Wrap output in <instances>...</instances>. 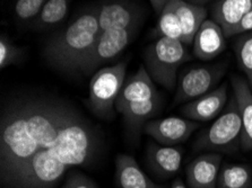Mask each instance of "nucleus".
<instances>
[{"label": "nucleus", "instance_id": "21", "mask_svg": "<svg viewBox=\"0 0 252 188\" xmlns=\"http://www.w3.org/2000/svg\"><path fill=\"white\" fill-rule=\"evenodd\" d=\"M72 0H47L32 27L35 30H47L58 26L69 14Z\"/></svg>", "mask_w": 252, "mask_h": 188}, {"label": "nucleus", "instance_id": "10", "mask_svg": "<svg viewBox=\"0 0 252 188\" xmlns=\"http://www.w3.org/2000/svg\"><path fill=\"white\" fill-rule=\"evenodd\" d=\"M96 16L101 32L137 27L141 22V11L135 3L126 0H112L96 6Z\"/></svg>", "mask_w": 252, "mask_h": 188}, {"label": "nucleus", "instance_id": "23", "mask_svg": "<svg viewBox=\"0 0 252 188\" xmlns=\"http://www.w3.org/2000/svg\"><path fill=\"white\" fill-rule=\"evenodd\" d=\"M155 35L158 37L171 38L182 42V26L172 5L167 3L162 13L158 15V24L155 27Z\"/></svg>", "mask_w": 252, "mask_h": 188}, {"label": "nucleus", "instance_id": "11", "mask_svg": "<svg viewBox=\"0 0 252 188\" xmlns=\"http://www.w3.org/2000/svg\"><path fill=\"white\" fill-rule=\"evenodd\" d=\"M227 104V85H220L206 95L186 104L181 108L186 118L196 122H208L219 117Z\"/></svg>", "mask_w": 252, "mask_h": 188}, {"label": "nucleus", "instance_id": "8", "mask_svg": "<svg viewBox=\"0 0 252 188\" xmlns=\"http://www.w3.org/2000/svg\"><path fill=\"white\" fill-rule=\"evenodd\" d=\"M139 26L127 29L101 32L93 48L79 64L78 71L89 76L103 64L119 56L138 33Z\"/></svg>", "mask_w": 252, "mask_h": 188}, {"label": "nucleus", "instance_id": "4", "mask_svg": "<svg viewBox=\"0 0 252 188\" xmlns=\"http://www.w3.org/2000/svg\"><path fill=\"white\" fill-rule=\"evenodd\" d=\"M191 59L188 47L181 41L158 37L144 51L145 68L153 81L174 90L178 83L179 68Z\"/></svg>", "mask_w": 252, "mask_h": 188}, {"label": "nucleus", "instance_id": "6", "mask_svg": "<svg viewBox=\"0 0 252 188\" xmlns=\"http://www.w3.org/2000/svg\"><path fill=\"white\" fill-rule=\"evenodd\" d=\"M127 61L102 68L92 77L89 89V106L103 120H111L116 113V102L125 85Z\"/></svg>", "mask_w": 252, "mask_h": 188}, {"label": "nucleus", "instance_id": "14", "mask_svg": "<svg viewBox=\"0 0 252 188\" xmlns=\"http://www.w3.org/2000/svg\"><path fill=\"white\" fill-rule=\"evenodd\" d=\"M158 96L153 79L148 75L146 68L141 66L136 74L125 82L117 98L116 110L121 114L131 104L148 101V99L156 98Z\"/></svg>", "mask_w": 252, "mask_h": 188}, {"label": "nucleus", "instance_id": "18", "mask_svg": "<svg viewBox=\"0 0 252 188\" xmlns=\"http://www.w3.org/2000/svg\"><path fill=\"white\" fill-rule=\"evenodd\" d=\"M170 3L181 23L182 43L187 47L192 45L197 32L207 19V10L204 6L194 5L187 0H170Z\"/></svg>", "mask_w": 252, "mask_h": 188}, {"label": "nucleus", "instance_id": "2", "mask_svg": "<svg viewBox=\"0 0 252 188\" xmlns=\"http://www.w3.org/2000/svg\"><path fill=\"white\" fill-rule=\"evenodd\" d=\"M98 142L96 130L72 108L55 140L34 156L10 188H53L72 167L92 162Z\"/></svg>", "mask_w": 252, "mask_h": 188}, {"label": "nucleus", "instance_id": "22", "mask_svg": "<svg viewBox=\"0 0 252 188\" xmlns=\"http://www.w3.org/2000/svg\"><path fill=\"white\" fill-rule=\"evenodd\" d=\"M217 188H252V170L242 163H226L220 167Z\"/></svg>", "mask_w": 252, "mask_h": 188}, {"label": "nucleus", "instance_id": "30", "mask_svg": "<svg viewBox=\"0 0 252 188\" xmlns=\"http://www.w3.org/2000/svg\"><path fill=\"white\" fill-rule=\"evenodd\" d=\"M171 188H187L185 184H183L181 178H175L174 182L172 183Z\"/></svg>", "mask_w": 252, "mask_h": 188}, {"label": "nucleus", "instance_id": "7", "mask_svg": "<svg viewBox=\"0 0 252 188\" xmlns=\"http://www.w3.org/2000/svg\"><path fill=\"white\" fill-rule=\"evenodd\" d=\"M225 72L226 66L223 63L186 69L178 78L173 103H189L215 89Z\"/></svg>", "mask_w": 252, "mask_h": 188}, {"label": "nucleus", "instance_id": "17", "mask_svg": "<svg viewBox=\"0 0 252 188\" xmlns=\"http://www.w3.org/2000/svg\"><path fill=\"white\" fill-rule=\"evenodd\" d=\"M252 9V0H216L211 7L212 19L230 38L236 26Z\"/></svg>", "mask_w": 252, "mask_h": 188}, {"label": "nucleus", "instance_id": "9", "mask_svg": "<svg viewBox=\"0 0 252 188\" xmlns=\"http://www.w3.org/2000/svg\"><path fill=\"white\" fill-rule=\"evenodd\" d=\"M198 128L199 124L196 121L171 116L148 121L143 130L156 143L172 147L186 142Z\"/></svg>", "mask_w": 252, "mask_h": 188}, {"label": "nucleus", "instance_id": "16", "mask_svg": "<svg viewBox=\"0 0 252 188\" xmlns=\"http://www.w3.org/2000/svg\"><path fill=\"white\" fill-rule=\"evenodd\" d=\"M233 97L238 104L242 122V133L240 147L244 151L252 150V89L247 79L239 76L231 79Z\"/></svg>", "mask_w": 252, "mask_h": 188}, {"label": "nucleus", "instance_id": "25", "mask_svg": "<svg viewBox=\"0 0 252 188\" xmlns=\"http://www.w3.org/2000/svg\"><path fill=\"white\" fill-rule=\"evenodd\" d=\"M24 48L15 44L6 34L2 33L0 35V68H1V70L11 66V64L22 62L24 60Z\"/></svg>", "mask_w": 252, "mask_h": 188}, {"label": "nucleus", "instance_id": "5", "mask_svg": "<svg viewBox=\"0 0 252 188\" xmlns=\"http://www.w3.org/2000/svg\"><path fill=\"white\" fill-rule=\"evenodd\" d=\"M241 133V116L235 98L232 97L224 112L199 134L193 149L197 151L232 152L240 145Z\"/></svg>", "mask_w": 252, "mask_h": 188}, {"label": "nucleus", "instance_id": "3", "mask_svg": "<svg viewBox=\"0 0 252 188\" xmlns=\"http://www.w3.org/2000/svg\"><path fill=\"white\" fill-rule=\"evenodd\" d=\"M100 34L96 6L90 7L48 41L43 49V57L49 66L59 71H78L79 64Z\"/></svg>", "mask_w": 252, "mask_h": 188}, {"label": "nucleus", "instance_id": "19", "mask_svg": "<svg viewBox=\"0 0 252 188\" xmlns=\"http://www.w3.org/2000/svg\"><path fill=\"white\" fill-rule=\"evenodd\" d=\"M116 183L119 188H164L153 182L128 155H118L116 158Z\"/></svg>", "mask_w": 252, "mask_h": 188}, {"label": "nucleus", "instance_id": "15", "mask_svg": "<svg viewBox=\"0 0 252 188\" xmlns=\"http://www.w3.org/2000/svg\"><path fill=\"white\" fill-rule=\"evenodd\" d=\"M226 36L220 26L213 19H206L200 26L192 43L194 57L211 61L222 54L226 49Z\"/></svg>", "mask_w": 252, "mask_h": 188}, {"label": "nucleus", "instance_id": "29", "mask_svg": "<svg viewBox=\"0 0 252 188\" xmlns=\"http://www.w3.org/2000/svg\"><path fill=\"white\" fill-rule=\"evenodd\" d=\"M170 0H150L151 5L153 7V9L158 15L162 13V10L165 8V6L169 3Z\"/></svg>", "mask_w": 252, "mask_h": 188}, {"label": "nucleus", "instance_id": "13", "mask_svg": "<svg viewBox=\"0 0 252 188\" xmlns=\"http://www.w3.org/2000/svg\"><path fill=\"white\" fill-rule=\"evenodd\" d=\"M183 149L177 145H161L150 142L146 150V161L150 170L158 178L167 179L180 170Z\"/></svg>", "mask_w": 252, "mask_h": 188}, {"label": "nucleus", "instance_id": "31", "mask_svg": "<svg viewBox=\"0 0 252 188\" xmlns=\"http://www.w3.org/2000/svg\"><path fill=\"white\" fill-rule=\"evenodd\" d=\"M187 1L194 3V5H198V6H205L207 5L208 2L213 1V0H187Z\"/></svg>", "mask_w": 252, "mask_h": 188}, {"label": "nucleus", "instance_id": "1", "mask_svg": "<svg viewBox=\"0 0 252 188\" xmlns=\"http://www.w3.org/2000/svg\"><path fill=\"white\" fill-rule=\"evenodd\" d=\"M72 107L52 99L16 103L2 114L0 136V175L10 188L31 160L58 134Z\"/></svg>", "mask_w": 252, "mask_h": 188}, {"label": "nucleus", "instance_id": "20", "mask_svg": "<svg viewBox=\"0 0 252 188\" xmlns=\"http://www.w3.org/2000/svg\"><path fill=\"white\" fill-rule=\"evenodd\" d=\"M161 105V97L158 96V97L148 99V101L131 104L121 113L126 126L133 140L138 139L141 129L153 116L158 113Z\"/></svg>", "mask_w": 252, "mask_h": 188}, {"label": "nucleus", "instance_id": "28", "mask_svg": "<svg viewBox=\"0 0 252 188\" xmlns=\"http://www.w3.org/2000/svg\"><path fill=\"white\" fill-rule=\"evenodd\" d=\"M248 32H252V9L243 17L240 24L236 26L234 32H233V36Z\"/></svg>", "mask_w": 252, "mask_h": 188}, {"label": "nucleus", "instance_id": "26", "mask_svg": "<svg viewBox=\"0 0 252 188\" xmlns=\"http://www.w3.org/2000/svg\"><path fill=\"white\" fill-rule=\"evenodd\" d=\"M47 0H16L14 5V16L20 23H33L39 17Z\"/></svg>", "mask_w": 252, "mask_h": 188}, {"label": "nucleus", "instance_id": "27", "mask_svg": "<svg viewBox=\"0 0 252 188\" xmlns=\"http://www.w3.org/2000/svg\"><path fill=\"white\" fill-rule=\"evenodd\" d=\"M63 188H97L93 180L86 177L82 172L75 171L68 176Z\"/></svg>", "mask_w": 252, "mask_h": 188}, {"label": "nucleus", "instance_id": "12", "mask_svg": "<svg viewBox=\"0 0 252 188\" xmlns=\"http://www.w3.org/2000/svg\"><path fill=\"white\" fill-rule=\"evenodd\" d=\"M222 160L223 156L217 152L204 153L194 158L186 169L189 188H217Z\"/></svg>", "mask_w": 252, "mask_h": 188}, {"label": "nucleus", "instance_id": "24", "mask_svg": "<svg viewBox=\"0 0 252 188\" xmlns=\"http://www.w3.org/2000/svg\"><path fill=\"white\" fill-rule=\"evenodd\" d=\"M234 52L240 70L247 77L252 89V32L238 35L234 43Z\"/></svg>", "mask_w": 252, "mask_h": 188}]
</instances>
